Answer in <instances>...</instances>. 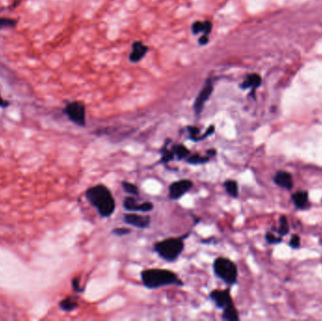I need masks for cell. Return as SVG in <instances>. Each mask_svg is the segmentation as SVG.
Here are the masks:
<instances>
[{
	"mask_svg": "<svg viewBox=\"0 0 322 321\" xmlns=\"http://www.w3.org/2000/svg\"><path fill=\"white\" fill-rule=\"evenodd\" d=\"M132 231L128 228H125V227H118V228H114L111 231L112 235H115L117 237H124V236H127L131 233Z\"/></svg>",
	"mask_w": 322,
	"mask_h": 321,
	"instance_id": "27",
	"label": "cell"
},
{
	"mask_svg": "<svg viewBox=\"0 0 322 321\" xmlns=\"http://www.w3.org/2000/svg\"><path fill=\"white\" fill-rule=\"evenodd\" d=\"M173 151L175 155V159L178 160H185L190 155V151L183 144H176L173 146Z\"/></svg>",
	"mask_w": 322,
	"mask_h": 321,
	"instance_id": "18",
	"label": "cell"
},
{
	"mask_svg": "<svg viewBox=\"0 0 322 321\" xmlns=\"http://www.w3.org/2000/svg\"><path fill=\"white\" fill-rule=\"evenodd\" d=\"M207 42H208V38H207V35L203 36V37L200 39V45H206Z\"/></svg>",
	"mask_w": 322,
	"mask_h": 321,
	"instance_id": "30",
	"label": "cell"
},
{
	"mask_svg": "<svg viewBox=\"0 0 322 321\" xmlns=\"http://www.w3.org/2000/svg\"><path fill=\"white\" fill-rule=\"evenodd\" d=\"M17 21L12 18H0V29L5 27H14Z\"/></svg>",
	"mask_w": 322,
	"mask_h": 321,
	"instance_id": "25",
	"label": "cell"
},
{
	"mask_svg": "<svg viewBox=\"0 0 322 321\" xmlns=\"http://www.w3.org/2000/svg\"><path fill=\"white\" fill-rule=\"evenodd\" d=\"M273 182L279 187L291 190L294 187V181L292 174L287 171H278L273 176Z\"/></svg>",
	"mask_w": 322,
	"mask_h": 321,
	"instance_id": "11",
	"label": "cell"
},
{
	"mask_svg": "<svg viewBox=\"0 0 322 321\" xmlns=\"http://www.w3.org/2000/svg\"><path fill=\"white\" fill-rule=\"evenodd\" d=\"M59 307H60V309L63 310L64 312H72V311H74V310H76L79 307V304L73 298H67L65 299H62L59 302Z\"/></svg>",
	"mask_w": 322,
	"mask_h": 321,
	"instance_id": "20",
	"label": "cell"
},
{
	"mask_svg": "<svg viewBox=\"0 0 322 321\" xmlns=\"http://www.w3.org/2000/svg\"><path fill=\"white\" fill-rule=\"evenodd\" d=\"M213 272L225 285L232 287L238 284L239 269L236 263L227 257L219 256L213 262Z\"/></svg>",
	"mask_w": 322,
	"mask_h": 321,
	"instance_id": "5",
	"label": "cell"
},
{
	"mask_svg": "<svg viewBox=\"0 0 322 321\" xmlns=\"http://www.w3.org/2000/svg\"><path fill=\"white\" fill-rule=\"evenodd\" d=\"M153 248L161 259L169 263H173L178 260L184 251V240L181 238L165 239L155 243Z\"/></svg>",
	"mask_w": 322,
	"mask_h": 321,
	"instance_id": "4",
	"label": "cell"
},
{
	"mask_svg": "<svg viewBox=\"0 0 322 321\" xmlns=\"http://www.w3.org/2000/svg\"><path fill=\"white\" fill-rule=\"evenodd\" d=\"M278 222H279V225H278V228H277V234L280 237L283 238V237L288 235L289 233V230H290V226H289V222H288L287 216H285V215L280 216Z\"/></svg>",
	"mask_w": 322,
	"mask_h": 321,
	"instance_id": "17",
	"label": "cell"
},
{
	"mask_svg": "<svg viewBox=\"0 0 322 321\" xmlns=\"http://www.w3.org/2000/svg\"><path fill=\"white\" fill-rule=\"evenodd\" d=\"M262 79L257 74H252L247 77V79L242 83V89H252L254 91L256 88H258L261 85Z\"/></svg>",
	"mask_w": 322,
	"mask_h": 321,
	"instance_id": "14",
	"label": "cell"
},
{
	"mask_svg": "<svg viewBox=\"0 0 322 321\" xmlns=\"http://www.w3.org/2000/svg\"><path fill=\"white\" fill-rule=\"evenodd\" d=\"M223 187L225 188V191L228 195L230 196L233 199H238L240 195V187L239 184L236 180L233 179H228L223 183Z\"/></svg>",
	"mask_w": 322,
	"mask_h": 321,
	"instance_id": "15",
	"label": "cell"
},
{
	"mask_svg": "<svg viewBox=\"0 0 322 321\" xmlns=\"http://www.w3.org/2000/svg\"><path fill=\"white\" fill-rule=\"evenodd\" d=\"M124 208L130 212H140V213H149L154 210V205L151 202L138 203L137 199L132 195L126 197L123 202Z\"/></svg>",
	"mask_w": 322,
	"mask_h": 321,
	"instance_id": "8",
	"label": "cell"
},
{
	"mask_svg": "<svg viewBox=\"0 0 322 321\" xmlns=\"http://www.w3.org/2000/svg\"><path fill=\"white\" fill-rule=\"evenodd\" d=\"M174 159H175V155H174V152H173V149H169L166 146H164L161 149V162L162 163L171 162Z\"/></svg>",
	"mask_w": 322,
	"mask_h": 321,
	"instance_id": "21",
	"label": "cell"
},
{
	"mask_svg": "<svg viewBox=\"0 0 322 321\" xmlns=\"http://www.w3.org/2000/svg\"><path fill=\"white\" fill-rule=\"evenodd\" d=\"M265 241H267V243L269 245H277L283 241V239L280 236L274 235L273 232L268 231L265 235Z\"/></svg>",
	"mask_w": 322,
	"mask_h": 321,
	"instance_id": "23",
	"label": "cell"
},
{
	"mask_svg": "<svg viewBox=\"0 0 322 321\" xmlns=\"http://www.w3.org/2000/svg\"><path fill=\"white\" fill-rule=\"evenodd\" d=\"M211 160V158L207 155V156H201V155H189L185 161L189 164V165H204L207 164L209 161Z\"/></svg>",
	"mask_w": 322,
	"mask_h": 321,
	"instance_id": "16",
	"label": "cell"
},
{
	"mask_svg": "<svg viewBox=\"0 0 322 321\" xmlns=\"http://www.w3.org/2000/svg\"><path fill=\"white\" fill-rule=\"evenodd\" d=\"M289 246L294 249V250H298L300 247V237L297 234L292 235L290 241H289Z\"/></svg>",
	"mask_w": 322,
	"mask_h": 321,
	"instance_id": "26",
	"label": "cell"
},
{
	"mask_svg": "<svg viewBox=\"0 0 322 321\" xmlns=\"http://www.w3.org/2000/svg\"><path fill=\"white\" fill-rule=\"evenodd\" d=\"M9 105L10 103L8 101H6L0 94V107H9Z\"/></svg>",
	"mask_w": 322,
	"mask_h": 321,
	"instance_id": "29",
	"label": "cell"
},
{
	"mask_svg": "<svg viewBox=\"0 0 322 321\" xmlns=\"http://www.w3.org/2000/svg\"><path fill=\"white\" fill-rule=\"evenodd\" d=\"M188 138L191 139L192 141H200V129L195 126H188Z\"/></svg>",
	"mask_w": 322,
	"mask_h": 321,
	"instance_id": "24",
	"label": "cell"
},
{
	"mask_svg": "<svg viewBox=\"0 0 322 321\" xmlns=\"http://www.w3.org/2000/svg\"><path fill=\"white\" fill-rule=\"evenodd\" d=\"M207 154L210 157V158H213L215 155H216V150L215 149H209L207 150Z\"/></svg>",
	"mask_w": 322,
	"mask_h": 321,
	"instance_id": "31",
	"label": "cell"
},
{
	"mask_svg": "<svg viewBox=\"0 0 322 321\" xmlns=\"http://www.w3.org/2000/svg\"><path fill=\"white\" fill-rule=\"evenodd\" d=\"M85 197L102 218H109L115 212V199L110 189L103 184H97L88 188Z\"/></svg>",
	"mask_w": 322,
	"mask_h": 321,
	"instance_id": "1",
	"label": "cell"
},
{
	"mask_svg": "<svg viewBox=\"0 0 322 321\" xmlns=\"http://www.w3.org/2000/svg\"><path fill=\"white\" fill-rule=\"evenodd\" d=\"M64 112L70 121L77 126H85L86 125V108L84 104L79 101L69 103L64 108Z\"/></svg>",
	"mask_w": 322,
	"mask_h": 321,
	"instance_id": "6",
	"label": "cell"
},
{
	"mask_svg": "<svg viewBox=\"0 0 322 321\" xmlns=\"http://www.w3.org/2000/svg\"><path fill=\"white\" fill-rule=\"evenodd\" d=\"M124 221L138 229H146L151 224V218L148 215H140L137 213H127L124 216Z\"/></svg>",
	"mask_w": 322,
	"mask_h": 321,
	"instance_id": "9",
	"label": "cell"
},
{
	"mask_svg": "<svg viewBox=\"0 0 322 321\" xmlns=\"http://www.w3.org/2000/svg\"><path fill=\"white\" fill-rule=\"evenodd\" d=\"M212 28L210 22H195L192 25V32L198 34L200 32H205L206 35L209 34Z\"/></svg>",
	"mask_w": 322,
	"mask_h": 321,
	"instance_id": "19",
	"label": "cell"
},
{
	"mask_svg": "<svg viewBox=\"0 0 322 321\" xmlns=\"http://www.w3.org/2000/svg\"><path fill=\"white\" fill-rule=\"evenodd\" d=\"M122 187H123L124 190L130 195L138 196V194H139L138 187L135 184L130 183V182H127V181H123L122 182Z\"/></svg>",
	"mask_w": 322,
	"mask_h": 321,
	"instance_id": "22",
	"label": "cell"
},
{
	"mask_svg": "<svg viewBox=\"0 0 322 321\" xmlns=\"http://www.w3.org/2000/svg\"><path fill=\"white\" fill-rule=\"evenodd\" d=\"M148 51L147 46H144L140 42H136L132 46V51L130 53V60L133 62H138L146 55Z\"/></svg>",
	"mask_w": 322,
	"mask_h": 321,
	"instance_id": "13",
	"label": "cell"
},
{
	"mask_svg": "<svg viewBox=\"0 0 322 321\" xmlns=\"http://www.w3.org/2000/svg\"><path fill=\"white\" fill-rule=\"evenodd\" d=\"M212 92H213V85L210 81L208 80L207 84H206V86L203 88V90L198 94L194 105H193V110H194L196 115L201 114V112L204 109L205 104L209 99Z\"/></svg>",
	"mask_w": 322,
	"mask_h": 321,
	"instance_id": "10",
	"label": "cell"
},
{
	"mask_svg": "<svg viewBox=\"0 0 322 321\" xmlns=\"http://www.w3.org/2000/svg\"><path fill=\"white\" fill-rule=\"evenodd\" d=\"M193 187V182L189 179H180L174 181L169 187V198L177 201L186 195Z\"/></svg>",
	"mask_w": 322,
	"mask_h": 321,
	"instance_id": "7",
	"label": "cell"
},
{
	"mask_svg": "<svg viewBox=\"0 0 322 321\" xmlns=\"http://www.w3.org/2000/svg\"><path fill=\"white\" fill-rule=\"evenodd\" d=\"M291 200L296 208L300 210L309 209L311 207L309 201V192L306 190H298L291 195Z\"/></svg>",
	"mask_w": 322,
	"mask_h": 321,
	"instance_id": "12",
	"label": "cell"
},
{
	"mask_svg": "<svg viewBox=\"0 0 322 321\" xmlns=\"http://www.w3.org/2000/svg\"><path fill=\"white\" fill-rule=\"evenodd\" d=\"M209 298L218 309L222 310L221 319L223 321H240V314L235 307L229 289H214L209 293Z\"/></svg>",
	"mask_w": 322,
	"mask_h": 321,
	"instance_id": "3",
	"label": "cell"
},
{
	"mask_svg": "<svg viewBox=\"0 0 322 321\" xmlns=\"http://www.w3.org/2000/svg\"><path fill=\"white\" fill-rule=\"evenodd\" d=\"M140 279L143 286L148 289H158L169 286H184L183 282L176 273L163 268L144 269L140 273Z\"/></svg>",
	"mask_w": 322,
	"mask_h": 321,
	"instance_id": "2",
	"label": "cell"
},
{
	"mask_svg": "<svg viewBox=\"0 0 322 321\" xmlns=\"http://www.w3.org/2000/svg\"><path fill=\"white\" fill-rule=\"evenodd\" d=\"M72 285H73V288L76 292L78 293H82L84 292V287H80V279L79 278H75L73 279L72 281Z\"/></svg>",
	"mask_w": 322,
	"mask_h": 321,
	"instance_id": "28",
	"label": "cell"
}]
</instances>
